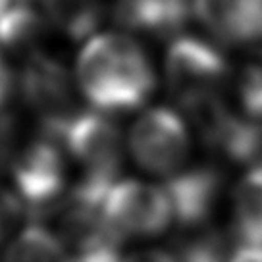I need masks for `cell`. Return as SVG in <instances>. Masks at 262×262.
Returning a JSON list of instances; mask_svg holds the SVG:
<instances>
[{
  "instance_id": "cell-1",
  "label": "cell",
  "mask_w": 262,
  "mask_h": 262,
  "mask_svg": "<svg viewBox=\"0 0 262 262\" xmlns=\"http://www.w3.org/2000/svg\"><path fill=\"white\" fill-rule=\"evenodd\" d=\"M75 81L98 112L139 108L155 91V70L139 42L122 33H102L83 47Z\"/></svg>"
},
{
  "instance_id": "cell-2",
  "label": "cell",
  "mask_w": 262,
  "mask_h": 262,
  "mask_svg": "<svg viewBox=\"0 0 262 262\" xmlns=\"http://www.w3.org/2000/svg\"><path fill=\"white\" fill-rule=\"evenodd\" d=\"M79 178L74 185L106 196L122 180L123 137L120 125L98 110H79L56 135Z\"/></svg>"
},
{
  "instance_id": "cell-3",
  "label": "cell",
  "mask_w": 262,
  "mask_h": 262,
  "mask_svg": "<svg viewBox=\"0 0 262 262\" xmlns=\"http://www.w3.org/2000/svg\"><path fill=\"white\" fill-rule=\"evenodd\" d=\"M70 158L62 143L39 129L16 150L8 172L14 193L24 203L29 222L45 224L64 203L74 183H70Z\"/></svg>"
},
{
  "instance_id": "cell-4",
  "label": "cell",
  "mask_w": 262,
  "mask_h": 262,
  "mask_svg": "<svg viewBox=\"0 0 262 262\" xmlns=\"http://www.w3.org/2000/svg\"><path fill=\"white\" fill-rule=\"evenodd\" d=\"M229 77L226 58L214 45L180 35L166 52V83L173 100L191 118L222 100Z\"/></svg>"
},
{
  "instance_id": "cell-5",
  "label": "cell",
  "mask_w": 262,
  "mask_h": 262,
  "mask_svg": "<svg viewBox=\"0 0 262 262\" xmlns=\"http://www.w3.org/2000/svg\"><path fill=\"white\" fill-rule=\"evenodd\" d=\"M127 148L141 170L172 180L189 166L191 135L176 110L156 106L131 125Z\"/></svg>"
},
{
  "instance_id": "cell-6",
  "label": "cell",
  "mask_w": 262,
  "mask_h": 262,
  "mask_svg": "<svg viewBox=\"0 0 262 262\" xmlns=\"http://www.w3.org/2000/svg\"><path fill=\"white\" fill-rule=\"evenodd\" d=\"M102 212L110 229L125 241L155 239L176 226L173 208L164 185L120 180L108 191Z\"/></svg>"
},
{
  "instance_id": "cell-7",
  "label": "cell",
  "mask_w": 262,
  "mask_h": 262,
  "mask_svg": "<svg viewBox=\"0 0 262 262\" xmlns=\"http://www.w3.org/2000/svg\"><path fill=\"white\" fill-rule=\"evenodd\" d=\"M19 93L25 104L39 116L41 131L52 137L79 112L74 77L56 56L41 50L25 60L19 74Z\"/></svg>"
},
{
  "instance_id": "cell-8",
  "label": "cell",
  "mask_w": 262,
  "mask_h": 262,
  "mask_svg": "<svg viewBox=\"0 0 262 262\" xmlns=\"http://www.w3.org/2000/svg\"><path fill=\"white\" fill-rule=\"evenodd\" d=\"M224 176L212 164H195L164 181L176 226L185 231L205 229L218 208Z\"/></svg>"
},
{
  "instance_id": "cell-9",
  "label": "cell",
  "mask_w": 262,
  "mask_h": 262,
  "mask_svg": "<svg viewBox=\"0 0 262 262\" xmlns=\"http://www.w3.org/2000/svg\"><path fill=\"white\" fill-rule=\"evenodd\" d=\"M196 17L228 45L262 39V0H195Z\"/></svg>"
},
{
  "instance_id": "cell-10",
  "label": "cell",
  "mask_w": 262,
  "mask_h": 262,
  "mask_svg": "<svg viewBox=\"0 0 262 262\" xmlns=\"http://www.w3.org/2000/svg\"><path fill=\"white\" fill-rule=\"evenodd\" d=\"M195 0H116L114 21L125 31L168 37L185 25Z\"/></svg>"
},
{
  "instance_id": "cell-11",
  "label": "cell",
  "mask_w": 262,
  "mask_h": 262,
  "mask_svg": "<svg viewBox=\"0 0 262 262\" xmlns=\"http://www.w3.org/2000/svg\"><path fill=\"white\" fill-rule=\"evenodd\" d=\"M229 235L239 243L262 247V166L249 168L233 189Z\"/></svg>"
},
{
  "instance_id": "cell-12",
  "label": "cell",
  "mask_w": 262,
  "mask_h": 262,
  "mask_svg": "<svg viewBox=\"0 0 262 262\" xmlns=\"http://www.w3.org/2000/svg\"><path fill=\"white\" fill-rule=\"evenodd\" d=\"M47 27V16L35 0H16L12 10L0 21V49L21 52L29 58L39 52L37 45L45 37Z\"/></svg>"
},
{
  "instance_id": "cell-13",
  "label": "cell",
  "mask_w": 262,
  "mask_h": 262,
  "mask_svg": "<svg viewBox=\"0 0 262 262\" xmlns=\"http://www.w3.org/2000/svg\"><path fill=\"white\" fill-rule=\"evenodd\" d=\"M49 25L72 41L87 39L106 16L104 0H41Z\"/></svg>"
},
{
  "instance_id": "cell-14",
  "label": "cell",
  "mask_w": 262,
  "mask_h": 262,
  "mask_svg": "<svg viewBox=\"0 0 262 262\" xmlns=\"http://www.w3.org/2000/svg\"><path fill=\"white\" fill-rule=\"evenodd\" d=\"M2 262H70V251L50 226L27 222L6 245Z\"/></svg>"
},
{
  "instance_id": "cell-15",
  "label": "cell",
  "mask_w": 262,
  "mask_h": 262,
  "mask_svg": "<svg viewBox=\"0 0 262 262\" xmlns=\"http://www.w3.org/2000/svg\"><path fill=\"white\" fill-rule=\"evenodd\" d=\"M237 97L247 118L262 122V50L247 58L237 77Z\"/></svg>"
},
{
  "instance_id": "cell-16",
  "label": "cell",
  "mask_w": 262,
  "mask_h": 262,
  "mask_svg": "<svg viewBox=\"0 0 262 262\" xmlns=\"http://www.w3.org/2000/svg\"><path fill=\"white\" fill-rule=\"evenodd\" d=\"M27 222V210L14 193V189L0 183V247L8 245Z\"/></svg>"
},
{
  "instance_id": "cell-17",
  "label": "cell",
  "mask_w": 262,
  "mask_h": 262,
  "mask_svg": "<svg viewBox=\"0 0 262 262\" xmlns=\"http://www.w3.org/2000/svg\"><path fill=\"white\" fill-rule=\"evenodd\" d=\"M122 262H181L176 251L162 247H147L123 254Z\"/></svg>"
},
{
  "instance_id": "cell-18",
  "label": "cell",
  "mask_w": 262,
  "mask_h": 262,
  "mask_svg": "<svg viewBox=\"0 0 262 262\" xmlns=\"http://www.w3.org/2000/svg\"><path fill=\"white\" fill-rule=\"evenodd\" d=\"M14 155V123L8 116H0V170L10 168Z\"/></svg>"
},
{
  "instance_id": "cell-19",
  "label": "cell",
  "mask_w": 262,
  "mask_h": 262,
  "mask_svg": "<svg viewBox=\"0 0 262 262\" xmlns=\"http://www.w3.org/2000/svg\"><path fill=\"white\" fill-rule=\"evenodd\" d=\"M14 89V79H12V72H10L6 60L2 56V50H0V110L6 106L10 95Z\"/></svg>"
},
{
  "instance_id": "cell-20",
  "label": "cell",
  "mask_w": 262,
  "mask_h": 262,
  "mask_svg": "<svg viewBox=\"0 0 262 262\" xmlns=\"http://www.w3.org/2000/svg\"><path fill=\"white\" fill-rule=\"evenodd\" d=\"M14 4H16V0H0V21H2V17L12 10Z\"/></svg>"
}]
</instances>
